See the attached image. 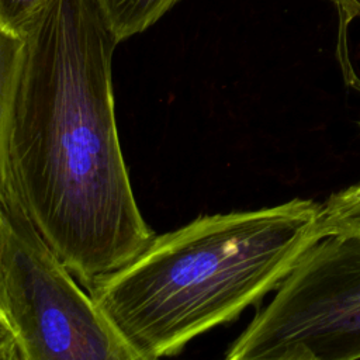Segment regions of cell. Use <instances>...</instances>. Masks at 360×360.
Segmentation results:
<instances>
[{
    "label": "cell",
    "instance_id": "2",
    "mask_svg": "<svg viewBox=\"0 0 360 360\" xmlns=\"http://www.w3.org/2000/svg\"><path fill=\"white\" fill-rule=\"evenodd\" d=\"M323 235L322 202L201 215L89 290L136 360L180 353L273 292Z\"/></svg>",
    "mask_w": 360,
    "mask_h": 360
},
{
    "label": "cell",
    "instance_id": "11",
    "mask_svg": "<svg viewBox=\"0 0 360 360\" xmlns=\"http://www.w3.org/2000/svg\"><path fill=\"white\" fill-rule=\"evenodd\" d=\"M3 239H4V219L3 212L0 208V316L7 322L6 318V302H4V291H3V269H1V249H3ZM10 326V325H8Z\"/></svg>",
    "mask_w": 360,
    "mask_h": 360
},
{
    "label": "cell",
    "instance_id": "4",
    "mask_svg": "<svg viewBox=\"0 0 360 360\" xmlns=\"http://www.w3.org/2000/svg\"><path fill=\"white\" fill-rule=\"evenodd\" d=\"M0 208L6 318L20 360H136L41 236L21 198Z\"/></svg>",
    "mask_w": 360,
    "mask_h": 360
},
{
    "label": "cell",
    "instance_id": "10",
    "mask_svg": "<svg viewBox=\"0 0 360 360\" xmlns=\"http://www.w3.org/2000/svg\"><path fill=\"white\" fill-rule=\"evenodd\" d=\"M338 11L339 27H349L354 20H360V0H329Z\"/></svg>",
    "mask_w": 360,
    "mask_h": 360
},
{
    "label": "cell",
    "instance_id": "1",
    "mask_svg": "<svg viewBox=\"0 0 360 360\" xmlns=\"http://www.w3.org/2000/svg\"><path fill=\"white\" fill-rule=\"evenodd\" d=\"M118 44L94 0H52L24 35L10 117L8 158L20 198L87 291L155 236L118 136Z\"/></svg>",
    "mask_w": 360,
    "mask_h": 360
},
{
    "label": "cell",
    "instance_id": "5",
    "mask_svg": "<svg viewBox=\"0 0 360 360\" xmlns=\"http://www.w3.org/2000/svg\"><path fill=\"white\" fill-rule=\"evenodd\" d=\"M22 56L24 38L0 24V204L20 197L10 166L8 129Z\"/></svg>",
    "mask_w": 360,
    "mask_h": 360
},
{
    "label": "cell",
    "instance_id": "12",
    "mask_svg": "<svg viewBox=\"0 0 360 360\" xmlns=\"http://www.w3.org/2000/svg\"><path fill=\"white\" fill-rule=\"evenodd\" d=\"M340 66H342V72H343L346 83L360 93V77L357 76L356 70L353 69V66L350 63V59H347L345 62H340ZM359 128H360V121H359Z\"/></svg>",
    "mask_w": 360,
    "mask_h": 360
},
{
    "label": "cell",
    "instance_id": "3",
    "mask_svg": "<svg viewBox=\"0 0 360 360\" xmlns=\"http://www.w3.org/2000/svg\"><path fill=\"white\" fill-rule=\"evenodd\" d=\"M225 359H360V232L318 239L229 345Z\"/></svg>",
    "mask_w": 360,
    "mask_h": 360
},
{
    "label": "cell",
    "instance_id": "8",
    "mask_svg": "<svg viewBox=\"0 0 360 360\" xmlns=\"http://www.w3.org/2000/svg\"><path fill=\"white\" fill-rule=\"evenodd\" d=\"M52 0H0V24L24 38Z\"/></svg>",
    "mask_w": 360,
    "mask_h": 360
},
{
    "label": "cell",
    "instance_id": "6",
    "mask_svg": "<svg viewBox=\"0 0 360 360\" xmlns=\"http://www.w3.org/2000/svg\"><path fill=\"white\" fill-rule=\"evenodd\" d=\"M105 22L125 41L146 31L180 0H94Z\"/></svg>",
    "mask_w": 360,
    "mask_h": 360
},
{
    "label": "cell",
    "instance_id": "9",
    "mask_svg": "<svg viewBox=\"0 0 360 360\" xmlns=\"http://www.w3.org/2000/svg\"><path fill=\"white\" fill-rule=\"evenodd\" d=\"M0 360H20L15 335L0 316Z\"/></svg>",
    "mask_w": 360,
    "mask_h": 360
},
{
    "label": "cell",
    "instance_id": "7",
    "mask_svg": "<svg viewBox=\"0 0 360 360\" xmlns=\"http://www.w3.org/2000/svg\"><path fill=\"white\" fill-rule=\"evenodd\" d=\"M322 231L323 235L360 232V183L330 194L322 202Z\"/></svg>",
    "mask_w": 360,
    "mask_h": 360
}]
</instances>
